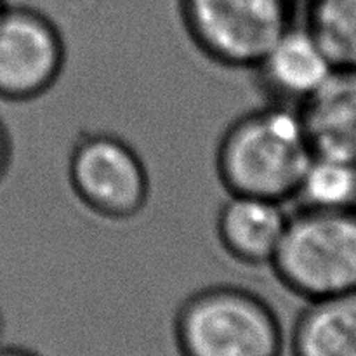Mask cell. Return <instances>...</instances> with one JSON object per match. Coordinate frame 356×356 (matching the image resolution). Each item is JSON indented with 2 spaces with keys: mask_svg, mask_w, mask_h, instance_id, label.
Masks as SVG:
<instances>
[{
  "mask_svg": "<svg viewBox=\"0 0 356 356\" xmlns=\"http://www.w3.org/2000/svg\"><path fill=\"white\" fill-rule=\"evenodd\" d=\"M294 200L298 207L320 211L356 209V163L313 155Z\"/></svg>",
  "mask_w": 356,
  "mask_h": 356,
  "instance_id": "8fae6325",
  "label": "cell"
},
{
  "mask_svg": "<svg viewBox=\"0 0 356 356\" xmlns=\"http://www.w3.org/2000/svg\"><path fill=\"white\" fill-rule=\"evenodd\" d=\"M291 350L292 356H356V291L306 302Z\"/></svg>",
  "mask_w": 356,
  "mask_h": 356,
  "instance_id": "30bf717a",
  "label": "cell"
},
{
  "mask_svg": "<svg viewBox=\"0 0 356 356\" xmlns=\"http://www.w3.org/2000/svg\"><path fill=\"white\" fill-rule=\"evenodd\" d=\"M296 2H306V0H296Z\"/></svg>",
  "mask_w": 356,
  "mask_h": 356,
  "instance_id": "e0dca14e",
  "label": "cell"
},
{
  "mask_svg": "<svg viewBox=\"0 0 356 356\" xmlns=\"http://www.w3.org/2000/svg\"><path fill=\"white\" fill-rule=\"evenodd\" d=\"M270 268L306 302L356 291V209L298 207Z\"/></svg>",
  "mask_w": 356,
  "mask_h": 356,
  "instance_id": "3957f363",
  "label": "cell"
},
{
  "mask_svg": "<svg viewBox=\"0 0 356 356\" xmlns=\"http://www.w3.org/2000/svg\"><path fill=\"white\" fill-rule=\"evenodd\" d=\"M3 325H6V322H3L2 312H0V339H2V334H3Z\"/></svg>",
  "mask_w": 356,
  "mask_h": 356,
  "instance_id": "9a60e30c",
  "label": "cell"
},
{
  "mask_svg": "<svg viewBox=\"0 0 356 356\" xmlns=\"http://www.w3.org/2000/svg\"><path fill=\"white\" fill-rule=\"evenodd\" d=\"M6 6H7V2H6V0H0V10H2L3 7H6Z\"/></svg>",
  "mask_w": 356,
  "mask_h": 356,
  "instance_id": "2e32d148",
  "label": "cell"
},
{
  "mask_svg": "<svg viewBox=\"0 0 356 356\" xmlns=\"http://www.w3.org/2000/svg\"><path fill=\"white\" fill-rule=\"evenodd\" d=\"M250 70L266 103L299 110L329 79L334 65L305 23H292Z\"/></svg>",
  "mask_w": 356,
  "mask_h": 356,
  "instance_id": "52a82bcc",
  "label": "cell"
},
{
  "mask_svg": "<svg viewBox=\"0 0 356 356\" xmlns=\"http://www.w3.org/2000/svg\"><path fill=\"white\" fill-rule=\"evenodd\" d=\"M305 26L334 68H356V0H306Z\"/></svg>",
  "mask_w": 356,
  "mask_h": 356,
  "instance_id": "7c38bea8",
  "label": "cell"
},
{
  "mask_svg": "<svg viewBox=\"0 0 356 356\" xmlns=\"http://www.w3.org/2000/svg\"><path fill=\"white\" fill-rule=\"evenodd\" d=\"M0 356H38L31 350L19 346H0Z\"/></svg>",
  "mask_w": 356,
  "mask_h": 356,
  "instance_id": "5bb4252c",
  "label": "cell"
},
{
  "mask_svg": "<svg viewBox=\"0 0 356 356\" xmlns=\"http://www.w3.org/2000/svg\"><path fill=\"white\" fill-rule=\"evenodd\" d=\"M65 63V38L47 14L9 3L0 10V99L26 103L44 96Z\"/></svg>",
  "mask_w": 356,
  "mask_h": 356,
  "instance_id": "8992f818",
  "label": "cell"
},
{
  "mask_svg": "<svg viewBox=\"0 0 356 356\" xmlns=\"http://www.w3.org/2000/svg\"><path fill=\"white\" fill-rule=\"evenodd\" d=\"M282 202L228 195L216 218V236L226 256L247 268L270 266L287 228Z\"/></svg>",
  "mask_w": 356,
  "mask_h": 356,
  "instance_id": "ba28073f",
  "label": "cell"
},
{
  "mask_svg": "<svg viewBox=\"0 0 356 356\" xmlns=\"http://www.w3.org/2000/svg\"><path fill=\"white\" fill-rule=\"evenodd\" d=\"M10 163H13V138L7 125L0 118V183L9 172Z\"/></svg>",
  "mask_w": 356,
  "mask_h": 356,
  "instance_id": "4fadbf2b",
  "label": "cell"
},
{
  "mask_svg": "<svg viewBox=\"0 0 356 356\" xmlns=\"http://www.w3.org/2000/svg\"><path fill=\"white\" fill-rule=\"evenodd\" d=\"M299 110L266 103L236 117L216 148V174L228 195L294 200L313 159Z\"/></svg>",
  "mask_w": 356,
  "mask_h": 356,
  "instance_id": "6da1fadb",
  "label": "cell"
},
{
  "mask_svg": "<svg viewBox=\"0 0 356 356\" xmlns=\"http://www.w3.org/2000/svg\"><path fill=\"white\" fill-rule=\"evenodd\" d=\"M299 115L315 155L356 163V68H334Z\"/></svg>",
  "mask_w": 356,
  "mask_h": 356,
  "instance_id": "9c48e42d",
  "label": "cell"
},
{
  "mask_svg": "<svg viewBox=\"0 0 356 356\" xmlns=\"http://www.w3.org/2000/svg\"><path fill=\"white\" fill-rule=\"evenodd\" d=\"M181 356H280L284 329L273 306L240 285H209L174 315Z\"/></svg>",
  "mask_w": 356,
  "mask_h": 356,
  "instance_id": "7a4b0ae2",
  "label": "cell"
},
{
  "mask_svg": "<svg viewBox=\"0 0 356 356\" xmlns=\"http://www.w3.org/2000/svg\"><path fill=\"white\" fill-rule=\"evenodd\" d=\"M68 183L80 204L110 221H127L145 211L149 174L141 155L111 132H83L68 155Z\"/></svg>",
  "mask_w": 356,
  "mask_h": 356,
  "instance_id": "5b68a950",
  "label": "cell"
},
{
  "mask_svg": "<svg viewBox=\"0 0 356 356\" xmlns=\"http://www.w3.org/2000/svg\"><path fill=\"white\" fill-rule=\"evenodd\" d=\"M296 0H177L191 44L225 68L250 70L294 21Z\"/></svg>",
  "mask_w": 356,
  "mask_h": 356,
  "instance_id": "277c9868",
  "label": "cell"
}]
</instances>
